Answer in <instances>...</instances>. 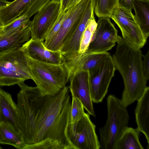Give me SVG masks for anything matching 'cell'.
Here are the masks:
<instances>
[{
	"label": "cell",
	"mask_w": 149,
	"mask_h": 149,
	"mask_svg": "<svg viewBox=\"0 0 149 149\" xmlns=\"http://www.w3.org/2000/svg\"><path fill=\"white\" fill-rule=\"evenodd\" d=\"M19 130L25 143H36L47 139L58 141L64 149H71L66 136L70 121L71 102L68 87L54 95H43L36 86L24 82L17 84Z\"/></svg>",
	"instance_id": "1"
},
{
	"label": "cell",
	"mask_w": 149,
	"mask_h": 149,
	"mask_svg": "<svg viewBox=\"0 0 149 149\" xmlns=\"http://www.w3.org/2000/svg\"><path fill=\"white\" fill-rule=\"evenodd\" d=\"M140 49L122 38L117 42L112 56L116 70L119 72L124 82L120 101L126 108L139 99L149 87L143 70V55Z\"/></svg>",
	"instance_id": "2"
},
{
	"label": "cell",
	"mask_w": 149,
	"mask_h": 149,
	"mask_svg": "<svg viewBox=\"0 0 149 149\" xmlns=\"http://www.w3.org/2000/svg\"><path fill=\"white\" fill-rule=\"evenodd\" d=\"M25 55L32 80L42 95H54L66 86L69 79L64 63H47Z\"/></svg>",
	"instance_id": "3"
},
{
	"label": "cell",
	"mask_w": 149,
	"mask_h": 149,
	"mask_svg": "<svg viewBox=\"0 0 149 149\" xmlns=\"http://www.w3.org/2000/svg\"><path fill=\"white\" fill-rule=\"evenodd\" d=\"M107 117L105 125L99 129L100 149H115L119 138L128 127L130 117L120 99L111 94L107 98Z\"/></svg>",
	"instance_id": "4"
},
{
	"label": "cell",
	"mask_w": 149,
	"mask_h": 149,
	"mask_svg": "<svg viewBox=\"0 0 149 149\" xmlns=\"http://www.w3.org/2000/svg\"><path fill=\"white\" fill-rule=\"evenodd\" d=\"M90 115L85 113L75 123H68L66 134L71 149H100L96 125L91 121Z\"/></svg>",
	"instance_id": "5"
},
{
	"label": "cell",
	"mask_w": 149,
	"mask_h": 149,
	"mask_svg": "<svg viewBox=\"0 0 149 149\" xmlns=\"http://www.w3.org/2000/svg\"><path fill=\"white\" fill-rule=\"evenodd\" d=\"M60 0H54L45 5L35 14L28 27L32 39L44 41L57 21L60 13Z\"/></svg>",
	"instance_id": "6"
},
{
	"label": "cell",
	"mask_w": 149,
	"mask_h": 149,
	"mask_svg": "<svg viewBox=\"0 0 149 149\" xmlns=\"http://www.w3.org/2000/svg\"><path fill=\"white\" fill-rule=\"evenodd\" d=\"M116 70L110 54L101 64L89 72L90 93L93 103L97 104L102 101Z\"/></svg>",
	"instance_id": "7"
},
{
	"label": "cell",
	"mask_w": 149,
	"mask_h": 149,
	"mask_svg": "<svg viewBox=\"0 0 149 149\" xmlns=\"http://www.w3.org/2000/svg\"><path fill=\"white\" fill-rule=\"evenodd\" d=\"M110 18L120 28L123 39L140 49L144 46L147 39L142 33L132 11L117 5Z\"/></svg>",
	"instance_id": "8"
},
{
	"label": "cell",
	"mask_w": 149,
	"mask_h": 149,
	"mask_svg": "<svg viewBox=\"0 0 149 149\" xmlns=\"http://www.w3.org/2000/svg\"><path fill=\"white\" fill-rule=\"evenodd\" d=\"M97 26L87 51L91 52H104L111 50L122 38L111 22L107 17L99 18Z\"/></svg>",
	"instance_id": "9"
},
{
	"label": "cell",
	"mask_w": 149,
	"mask_h": 149,
	"mask_svg": "<svg viewBox=\"0 0 149 149\" xmlns=\"http://www.w3.org/2000/svg\"><path fill=\"white\" fill-rule=\"evenodd\" d=\"M93 0H90L79 22L65 40L60 51L65 60L78 54L83 33L90 20L94 17Z\"/></svg>",
	"instance_id": "10"
},
{
	"label": "cell",
	"mask_w": 149,
	"mask_h": 149,
	"mask_svg": "<svg viewBox=\"0 0 149 149\" xmlns=\"http://www.w3.org/2000/svg\"><path fill=\"white\" fill-rule=\"evenodd\" d=\"M90 0H81L72 7L56 34L49 41L44 42L47 49L60 51L65 40L80 20Z\"/></svg>",
	"instance_id": "11"
},
{
	"label": "cell",
	"mask_w": 149,
	"mask_h": 149,
	"mask_svg": "<svg viewBox=\"0 0 149 149\" xmlns=\"http://www.w3.org/2000/svg\"><path fill=\"white\" fill-rule=\"evenodd\" d=\"M69 87L72 97L79 99L90 115L95 117L93 102L90 93L89 72L88 71H78L69 77Z\"/></svg>",
	"instance_id": "12"
},
{
	"label": "cell",
	"mask_w": 149,
	"mask_h": 149,
	"mask_svg": "<svg viewBox=\"0 0 149 149\" xmlns=\"http://www.w3.org/2000/svg\"><path fill=\"white\" fill-rule=\"evenodd\" d=\"M110 54L108 52L95 53L87 51L65 60L64 64L68 72L69 79L78 71L90 72L101 64Z\"/></svg>",
	"instance_id": "13"
},
{
	"label": "cell",
	"mask_w": 149,
	"mask_h": 149,
	"mask_svg": "<svg viewBox=\"0 0 149 149\" xmlns=\"http://www.w3.org/2000/svg\"><path fill=\"white\" fill-rule=\"evenodd\" d=\"M19 49L30 58L41 62L57 64L65 62L60 51H53L47 49L43 41L31 38Z\"/></svg>",
	"instance_id": "14"
},
{
	"label": "cell",
	"mask_w": 149,
	"mask_h": 149,
	"mask_svg": "<svg viewBox=\"0 0 149 149\" xmlns=\"http://www.w3.org/2000/svg\"><path fill=\"white\" fill-rule=\"evenodd\" d=\"M0 63L22 75L27 80H32L25 55L19 49L0 56Z\"/></svg>",
	"instance_id": "15"
},
{
	"label": "cell",
	"mask_w": 149,
	"mask_h": 149,
	"mask_svg": "<svg viewBox=\"0 0 149 149\" xmlns=\"http://www.w3.org/2000/svg\"><path fill=\"white\" fill-rule=\"evenodd\" d=\"M135 110L137 128L144 135L149 149V87L137 100Z\"/></svg>",
	"instance_id": "16"
},
{
	"label": "cell",
	"mask_w": 149,
	"mask_h": 149,
	"mask_svg": "<svg viewBox=\"0 0 149 149\" xmlns=\"http://www.w3.org/2000/svg\"><path fill=\"white\" fill-rule=\"evenodd\" d=\"M8 124L19 132L17 105L11 95L0 88V123Z\"/></svg>",
	"instance_id": "17"
},
{
	"label": "cell",
	"mask_w": 149,
	"mask_h": 149,
	"mask_svg": "<svg viewBox=\"0 0 149 149\" xmlns=\"http://www.w3.org/2000/svg\"><path fill=\"white\" fill-rule=\"evenodd\" d=\"M31 37L28 25L12 34L0 37V56L18 49Z\"/></svg>",
	"instance_id": "18"
},
{
	"label": "cell",
	"mask_w": 149,
	"mask_h": 149,
	"mask_svg": "<svg viewBox=\"0 0 149 149\" xmlns=\"http://www.w3.org/2000/svg\"><path fill=\"white\" fill-rule=\"evenodd\" d=\"M31 0H15L0 9V24L6 26L18 17Z\"/></svg>",
	"instance_id": "19"
},
{
	"label": "cell",
	"mask_w": 149,
	"mask_h": 149,
	"mask_svg": "<svg viewBox=\"0 0 149 149\" xmlns=\"http://www.w3.org/2000/svg\"><path fill=\"white\" fill-rule=\"evenodd\" d=\"M133 9L136 20L147 39L149 36V1L134 0Z\"/></svg>",
	"instance_id": "20"
},
{
	"label": "cell",
	"mask_w": 149,
	"mask_h": 149,
	"mask_svg": "<svg viewBox=\"0 0 149 149\" xmlns=\"http://www.w3.org/2000/svg\"><path fill=\"white\" fill-rule=\"evenodd\" d=\"M0 143L10 145L17 149H22L24 143L19 132L8 124L1 123Z\"/></svg>",
	"instance_id": "21"
},
{
	"label": "cell",
	"mask_w": 149,
	"mask_h": 149,
	"mask_svg": "<svg viewBox=\"0 0 149 149\" xmlns=\"http://www.w3.org/2000/svg\"><path fill=\"white\" fill-rule=\"evenodd\" d=\"M140 132L137 128L127 127L118 140L115 149H144L139 139Z\"/></svg>",
	"instance_id": "22"
},
{
	"label": "cell",
	"mask_w": 149,
	"mask_h": 149,
	"mask_svg": "<svg viewBox=\"0 0 149 149\" xmlns=\"http://www.w3.org/2000/svg\"><path fill=\"white\" fill-rule=\"evenodd\" d=\"M26 79L0 63V86H10L24 82Z\"/></svg>",
	"instance_id": "23"
},
{
	"label": "cell",
	"mask_w": 149,
	"mask_h": 149,
	"mask_svg": "<svg viewBox=\"0 0 149 149\" xmlns=\"http://www.w3.org/2000/svg\"><path fill=\"white\" fill-rule=\"evenodd\" d=\"M93 2L94 12L98 17L110 18L118 0H93Z\"/></svg>",
	"instance_id": "24"
},
{
	"label": "cell",
	"mask_w": 149,
	"mask_h": 149,
	"mask_svg": "<svg viewBox=\"0 0 149 149\" xmlns=\"http://www.w3.org/2000/svg\"><path fill=\"white\" fill-rule=\"evenodd\" d=\"M97 26L95 17L88 23L82 35L81 40L79 54L83 53L87 51Z\"/></svg>",
	"instance_id": "25"
},
{
	"label": "cell",
	"mask_w": 149,
	"mask_h": 149,
	"mask_svg": "<svg viewBox=\"0 0 149 149\" xmlns=\"http://www.w3.org/2000/svg\"><path fill=\"white\" fill-rule=\"evenodd\" d=\"M29 19L25 15L18 17L9 24L3 26L1 36H9L22 30L28 25Z\"/></svg>",
	"instance_id": "26"
},
{
	"label": "cell",
	"mask_w": 149,
	"mask_h": 149,
	"mask_svg": "<svg viewBox=\"0 0 149 149\" xmlns=\"http://www.w3.org/2000/svg\"><path fill=\"white\" fill-rule=\"evenodd\" d=\"M22 149H64V148L58 141L50 139H47L34 144L24 143Z\"/></svg>",
	"instance_id": "27"
},
{
	"label": "cell",
	"mask_w": 149,
	"mask_h": 149,
	"mask_svg": "<svg viewBox=\"0 0 149 149\" xmlns=\"http://www.w3.org/2000/svg\"><path fill=\"white\" fill-rule=\"evenodd\" d=\"M81 102L76 98L72 97L70 123H74L80 119L85 112Z\"/></svg>",
	"instance_id": "28"
},
{
	"label": "cell",
	"mask_w": 149,
	"mask_h": 149,
	"mask_svg": "<svg viewBox=\"0 0 149 149\" xmlns=\"http://www.w3.org/2000/svg\"><path fill=\"white\" fill-rule=\"evenodd\" d=\"M53 0H31L19 16L25 15L30 19L45 5Z\"/></svg>",
	"instance_id": "29"
},
{
	"label": "cell",
	"mask_w": 149,
	"mask_h": 149,
	"mask_svg": "<svg viewBox=\"0 0 149 149\" xmlns=\"http://www.w3.org/2000/svg\"><path fill=\"white\" fill-rule=\"evenodd\" d=\"M72 7L69 8L63 13H60L57 21L48 35L44 42H46L49 41L56 34L60 29L64 20L69 15Z\"/></svg>",
	"instance_id": "30"
},
{
	"label": "cell",
	"mask_w": 149,
	"mask_h": 149,
	"mask_svg": "<svg viewBox=\"0 0 149 149\" xmlns=\"http://www.w3.org/2000/svg\"><path fill=\"white\" fill-rule=\"evenodd\" d=\"M142 65L143 73L146 80L149 79V50L145 55H143Z\"/></svg>",
	"instance_id": "31"
},
{
	"label": "cell",
	"mask_w": 149,
	"mask_h": 149,
	"mask_svg": "<svg viewBox=\"0 0 149 149\" xmlns=\"http://www.w3.org/2000/svg\"><path fill=\"white\" fill-rule=\"evenodd\" d=\"M134 0H118V5L120 7L130 11L133 9Z\"/></svg>",
	"instance_id": "32"
},
{
	"label": "cell",
	"mask_w": 149,
	"mask_h": 149,
	"mask_svg": "<svg viewBox=\"0 0 149 149\" xmlns=\"http://www.w3.org/2000/svg\"><path fill=\"white\" fill-rule=\"evenodd\" d=\"M74 0H60V13H63L69 8Z\"/></svg>",
	"instance_id": "33"
},
{
	"label": "cell",
	"mask_w": 149,
	"mask_h": 149,
	"mask_svg": "<svg viewBox=\"0 0 149 149\" xmlns=\"http://www.w3.org/2000/svg\"><path fill=\"white\" fill-rule=\"evenodd\" d=\"M11 3L6 0H0V9L9 5Z\"/></svg>",
	"instance_id": "34"
},
{
	"label": "cell",
	"mask_w": 149,
	"mask_h": 149,
	"mask_svg": "<svg viewBox=\"0 0 149 149\" xmlns=\"http://www.w3.org/2000/svg\"><path fill=\"white\" fill-rule=\"evenodd\" d=\"M81 0H74L72 3L71 4L70 6V7H72L75 6ZM69 7V8H70Z\"/></svg>",
	"instance_id": "35"
},
{
	"label": "cell",
	"mask_w": 149,
	"mask_h": 149,
	"mask_svg": "<svg viewBox=\"0 0 149 149\" xmlns=\"http://www.w3.org/2000/svg\"><path fill=\"white\" fill-rule=\"evenodd\" d=\"M3 26L0 24V37L1 36L3 31Z\"/></svg>",
	"instance_id": "36"
},
{
	"label": "cell",
	"mask_w": 149,
	"mask_h": 149,
	"mask_svg": "<svg viewBox=\"0 0 149 149\" xmlns=\"http://www.w3.org/2000/svg\"><path fill=\"white\" fill-rule=\"evenodd\" d=\"M138 0L143 1H149V0Z\"/></svg>",
	"instance_id": "37"
},
{
	"label": "cell",
	"mask_w": 149,
	"mask_h": 149,
	"mask_svg": "<svg viewBox=\"0 0 149 149\" xmlns=\"http://www.w3.org/2000/svg\"><path fill=\"white\" fill-rule=\"evenodd\" d=\"M2 148L0 146V149H2Z\"/></svg>",
	"instance_id": "38"
}]
</instances>
